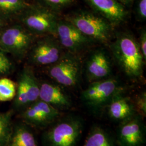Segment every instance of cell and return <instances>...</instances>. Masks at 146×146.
Listing matches in <instances>:
<instances>
[{
	"label": "cell",
	"mask_w": 146,
	"mask_h": 146,
	"mask_svg": "<svg viewBox=\"0 0 146 146\" xmlns=\"http://www.w3.org/2000/svg\"><path fill=\"white\" fill-rule=\"evenodd\" d=\"M111 49L120 68L131 78H140L143 72L144 60L139 42L129 33L117 35Z\"/></svg>",
	"instance_id": "1"
},
{
	"label": "cell",
	"mask_w": 146,
	"mask_h": 146,
	"mask_svg": "<svg viewBox=\"0 0 146 146\" xmlns=\"http://www.w3.org/2000/svg\"><path fill=\"white\" fill-rule=\"evenodd\" d=\"M64 19L93 41L107 43L112 38L113 26L95 13L77 11L66 16Z\"/></svg>",
	"instance_id": "2"
},
{
	"label": "cell",
	"mask_w": 146,
	"mask_h": 146,
	"mask_svg": "<svg viewBox=\"0 0 146 146\" xmlns=\"http://www.w3.org/2000/svg\"><path fill=\"white\" fill-rule=\"evenodd\" d=\"M19 15L22 25L33 35L56 37L58 13L40 4L28 5Z\"/></svg>",
	"instance_id": "3"
},
{
	"label": "cell",
	"mask_w": 146,
	"mask_h": 146,
	"mask_svg": "<svg viewBox=\"0 0 146 146\" xmlns=\"http://www.w3.org/2000/svg\"><path fill=\"white\" fill-rule=\"evenodd\" d=\"M84 128L83 121L69 116L59 120L44 133L45 146H76Z\"/></svg>",
	"instance_id": "4"
},
{
	"label": "cell",
	"mask_w": 146,
	"mask_h": 146,
	"mask_svg": "<svg viewBox=\"0 0 146 146\" xmlns=\"http://www.w3.org/2000/svg\"><path fill=\"white\" fill-rule=\"evenodd\" d=\"M34 35L23 25L8 27L0 33V49L16 57H23L33 44Z\"/></svg>",
	"instance_id": "5"
},
{
	"label": "cell",
	"mask_w": 146,
	"mask_h": 146,
	"mask_svg": "<svg viewBox=\"0 0 146 146\" xmlns=\"http://www.w3.org/2000/svg\"><path fill=\"white\" fill-rule=\"evenodd\" d=\"M81 64L76 55L68 52L63 54L56 62L48 69L49 76L58 84L67 87H75L79 82Z\"/></svg>",
	"instance_id": "6"
},
{
	"label": "cell",
	"mask_w": 146,
	"mask_h": 146,
	"mask_svg": "<svg viewBox=\"0 0 146 146\" xmlns=\"http://www.w3.org/2000/svg\"><path fill=\"white\" fill-rule=\"evenodd\" d=\"M121 89L114 78H107L92 82L82 93V99L89 106L99 108L108 104Z\"/></svg>",
	"instance_id": "7"
},
{
	"label": "cell",
	"mask_w": 146,
	"mask_h": 146,
	"mask_svg": "<svg viewBox=\"0 0 146 146\" xmlns=\"http://www.w3.org/2000/svg\"><path fill=\"white\" fill-rule=\"evenodd\" d=\"M62 49L57 37L44 36L32 45L29 51V60L36 66H50L61 58Z\"/></svg>",
	"instance_id": "8"
},
{
	"label": "cell",
	"mask_w": 146,
	"mask_h": 146,
	"mask_svg": "<svg viewBox=\"0 0 146 146\" xmlns=\"http://www.w3.org/2000/svg\"><path fill=\"white\" fill-rule=\"evenodd\" d=\"M56 37L63 49L76 55L94 42L68 21L60 19L56 30Z\"/></svg>",
	"instance_id": "9"
},
{
	"label": "cell",
	"mask_w": 146,
	"mask_h": 146,
	"mask_svg": "<svg viewBox=\"0 0 146 146\" xmlns=\"http://www.w3.org/2000/svg\"><path fill=\"white\" fill-rule=\"evenodd\" d=\"M40 86L31 69L26 68L21 73L16 93L15 103L18 107L29 106L39 99Z\"/></svg>",
	"instance_id": "10"
},
{
	"label": "cell",
	"mask_w": 146,
	"mask_h": 146,
	"mask_svg": "<svg viewBox=\"0 0 146 146\" xmlns=\"http://www.w3.org/2000/svg\"><path fill=\"white\" fill-rule=\"evenodd\" d=\"M94 11L114 26L124 22L128 15L125 7L116 0H84Z\"/></svg>",
	"instance_id": "11"
},
{
	"label": "cell",
	"mask_w": 146,
	"mask_h": 146,
	"mask_svg": "<svg viewBox=\"0 0 146 146\" xmlns=\"http://www.w3.org/2000/svg\"><path fill=\"white\" fill-rule=\"evenodd\" d=\"M111 73L110 58L103 49L92 52L86 64V74L89 81L92 82L108 78Z\"/></svg>",
	"instance_id": "12"
},
{
	"label": "cell",
	"mask_w": 146,
	"mask_h": 146,
	"mask_svg": "<svg viewBox=\"0 0 146 146\" xmlns=\"http://www.w3.org/2000/svg\"><path fill=\"white\" fill-rule=\"evenodd\" d=\"M59 116L58 109L38 100L25 110L22 117L28 123L34 125H44L52 123Z\"/></svg>",
	"instance_id": "13"
},
{
	"label": "cell",
	"mask_w": 146,
	"mask_h": 146,
	"mask_svg": "<svg viewBox=\"0 0 146 146\" xmlns=\"http://www.w3.org/2000/svg\"><path fill=\"white\" fill-rule=\"evenodd\" d=\"M144 139V128L139 118L131 117L120 126L118 141L121 146H141Z\"/></svg>",
	"instance_id": "14"
},
{
	"label": "cell",
	"mask_w": 146,
	"mask_h": 146,
	"mask_svg": "<svg viewBox=\"0 0 146 146\" xmlns=\"http://www.w3.org/2000/svg\"><path fill=\"white\" fill-rule=\"evenodd\" d=\"M39 99L58 110H66L71 107L70 99L60 86L43 83L40 86Z\"/></svg>",
	"instance_id": "15"
},
{
	"label": "cell",
	"mask_w": 146,
	"mask_h": 146,
	"mask_svg": "<svg viewBox=\"0 0 146 146\" xmlns=\"http://www.w3.org/2000/svg\"><path fill=\"white\" fill-rule=\"evenodd\" d=\"M108 113L110 117L115 120H125L134 114V104L128 97L116 95L108 104Z\"/></svg>",
	"instance_id": "16"
},
{
	"label": "cell",
	"mask_w": 146,
	"mask_h": 146,
	"mask_svg": "<svg viewBox=\"0 0 146 146\" xmlns=\"http://www.w3.org/2000/svg\"><path fill=\"white\" fill-rule=\"evenodd\" d=\"M7 146H37L36 139L26 126L17 125L12 130Z\"/></svg>",
	"instance_id": "17"
},
{
	"label": "cell",
	"mask_w": 146,
	"mask_h": 146,
	"mask_svg": "<svg viewBox=\"0 0 146 146\" xmlns=\"http://www.w3.org/2000/svg\"><path fill=\"white\" fill-rule=\"evenodd\" d=\"M84 146H115L110 135L99 127H95L89 133Z\"/></svg>",
	"instance_id": "18"
},
{
	"label": "cell",
	"mask_w": 146,
	"mask_h": 146,
	"mask_svg": "<svg viewBox=\"0 0 146 146\" xmlns=\"http://www.w3.org/2000/svg\"><path fill=\"white\" fill-rule=\"evenodd\" d=\"M28 5L25 0H0V16L9 17L20 15Z\"/></svg>",
	"instance_id": "19"
},
{
	"label": "cell",
	"mask_w": 146,
	"mask_h": 146,
	"mask_svg": "<svg viewBox=\"0 0 146 146\" xmlns=\"http://www.w3.org/2000/svg\"><path fill=\"white\" fill-rule=\"evenodd\" d=\"M11 112L0 113V146H5L12 132Z\"/></svg>",
	"instance_id": "20"
},
{
	"label": "cell",
	"mask_w": 146,
	"mask_h": 146,
	"mask_svg": "<svg viewBox=\"0 0 146 146\" xmlns=\"http://www.w3.org/2000/svg\"><path fill=\"white\" fill-rule=\"evenodd\" d=\"M16 93V84L8 78H0V101L6 102L13 99Z\"/></svg>",
	"instance_id": "21"
},
{
	"label": "cell",
	"mask_w": 146,
	"mask_h": 146,
	"mask_svg": "<svg viewBox=\"0 0 146 146\" xmlns=\"http://www.w3.org/2000/svg\"><path fill=\"white\" fill-rule=\"evenodd\" d=\"M39 4L56 13L70 7L74 0H38Z\"/></svg>",
	"instance_id": "22"
},
{
	"label": "cell",
	"mask_w": 146,
	"mask_h": 146,
	"mask_svg": "<svg viewBox=\"0 0 146 146\" xmlns=\"http://www.w3.org/2000/svg\"><path fill=\"white\" fill-rule=\"evenodd\" d=\"M134 106L135 111H137L142 117H145L146 115V93H142L137 96L136 99Z\"/></svg>",
	"instance_id": "23"
},
{
	"label": "cell",
	"mask_w": 146,
	"mask_h": 146,
	"mask_svg": "<svg viewBox=\"0 0 146 146\" xmlns=\"http://www.w3.org/2000/svg\"><path fill=\"white\" fill-rule=\"evenodd\" d=\"M11 69V63L5 52L0 49V75L8 73Z\"/></svg>",
	"instance_id": "24"
},
{
	"label": "cell",
	"mask_w": 146,
	"mask_h": 146,
	"mask_svg": "<svg viewBox=\"0 0 146 146\" xmlns=\"http://www.w3.org/2000/svg\"><path fill=\"white\" fill-rule=\"evenodd\" d=\"M136 11L137 15L142 20L146 18V0H138Z\"/></svg>",
	"instance_id": "25"
},
{
	"label": "cell",
	"mask_w": 146,
	"mask_h": 146,
	"mask_svg": "<svg viewBox=\"0 0 146 146\" xmlns=\"http://www.w3.org/2000/svg\"><path fill=\"white\" fill-rule=\"evenodd\" d=\"M141 52L144 60H146V31L145 29L142 30L140 37V42H139Z\"/></svg>",
	"instance_id": "26"
},
{
	"label": "cell",
	"mask_w": 146,
	"mask_h": 146,
	"mask_svg": "<svg viewBox=\"0 0 146 146\" xmlns=\"http://www.w3.org/2000/svg\"><path fill=\"white\" fill-rule=\"evenodd\" d=\"M120 3L124 5L125 7L131 5V4L133 3V2L134 1V0H116Z\"/></svg>",
	"instance_id": "27"
}]
</instances>
